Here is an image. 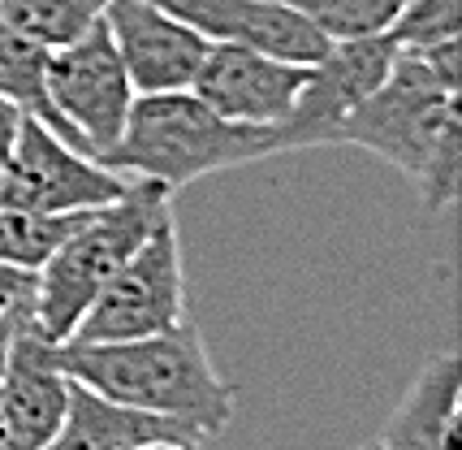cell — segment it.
Listing matches in <instances>:
<instances>
[{
	"instance_id": "obj_1",
	"label": "cell",
	"mask_w": 462,
	"mask_h": 450,
	"mask_svg": "<svg viewBox=\"0 0 462 450\" xmlns=\"http://www.w3.org/2000/svg\"><path fill=\"white\" fill-rule=\"evenodd\" d=\"M462 43L398 48L389 79L350 113L333 147H363L420 186L428 212L458 200L462 126H458Z\"/></svg>"
},
{
	"instance_id": "obj_2",
	"label": "cell",
	"mask_w": 462,
	"mask_h": 450,
	"mask_svg": "<svg viewBox=\"0 0 462 450\" xmlns=\"http://www.w3.org/2000/svg\"><path fill=\"white\" fill-rule=\"evenodd\" d=\"M52 360L69 381L100 398L178 420L203 442L221 437L234 420L238 394L217 372L190 321L130 342H57Z\"/></svg>"
},
{
	"instance_id": "obj_3",
	"label": "cell",
	"mask_w": 462,
	"mask_h": 450,
	"mask_svg": "<svg viewBox=\"0 0 462 450\" xmlns=\"http://www.w3.org/2000/svg\"><path fill=\"white\" fill-rule=\"evenodd\" d=\"M277 126H242L217 117L195 91L134 96L121 139L100 156L121 178H147L169 191L208 173L277 156Z\"/></svg>"
},
{
	"instance_id": "obj_4",
	"label": "cell",
	"mask_w": 462,
	"mask_h": 450,
	"mask_svg": "<svg viewBox=\"0 0 462 450\" xmlns=\"http://www.w3.org/2000/svg\"><path fill=\"white\" fill-rule=\"evenodd\" d=\"M173 217V191L147 178H130L125 195L91 208L69 239L35 273V329L48 342H65L104 282L139 251L152 230Z\"/></svg>"
},
{
	"instance_id": "obj_5",
	"label": "cell",
	"mask_w": 462,
	"mask_h": 450,
	"mask_svg": "<svg viewBox=\"0 0 462 450\" xmlns=\"http://www.w3.org/2000/svg\"><path fill=\"white\" fill-rule=\"evenodd\" d=\"M186 321L178 217H164L152 239L104 282L65 342H130Z\"/></svg>"
},
{
	"instance_id": "obj_6",
	"label": "cell",
	"mask_w": 462,
	"mask_h": 450,
	"mask_svg": "<svg viewBox=\"0 0 462 450\" xmlns=\"http://www.w3.org/2000/svg\"><path fill=\"white\" fill-rule=\"evenodd\" d=\"M43 82H48V100L60 113V122L79 135L87 156L100 161L121 139L130 104H134V87L108 40V26L91 22L79 40L48 48Z\"/></svg>"
},
{
	"instance_id": "obj_7",
	"label": "cell",
	"mask_w": 462,
	"mask_h": 450,
	"mask_svg": "<svg viewBox=\"0 0 462 450\" xmlns=\"http://www.w3.org/2000/svg\"><path fill=\"white\" fill-rule=\"evenodd\" d=\"M130 178L104 169L96 156L65 144L57 130L35 117L18 122V139L9 152V169L0 178V208H26V212H91L125 195Z\"/></svg>"
},
{
	"instance_id": "obj_8",
	"label": "cell",
	"mask_w": 462,
	"mask_h": 450,
	"mask_svg": "<svg viewBox=\"0 0 462 450\" xmlns=\"http://www.w3.org/2000/svg\"><path fill=\"white\" fill-rule=\"evenodd\" d=\"M398 48L389 35H359V40H333L320 61L307 65L299 100L290 117L277 126L282 152L299 147H333L342 122L359 108L393 70Z\"/></svg>"
},
{
	"instance_id": "obj_9",
	"label": "cell",
	"mask_w": 462,
	"mask_h": 450,
	"mask_svg": "<svg viewBox=\"0 0 462 450\" xmlns=\"http://www.w3.org/2000/svg\"><path fill=\"white\" fill-rule=\"evenodd\" d=\"M307 65L246 48V43H208L190 91L217 117L242 126H282L299 100Z\"/></svg>"
},
{
	"instance_id": "obj_10",
	"label": "cell",
	"mask_w": 462,
	"mask_h": 450,
	"mask_svg": "<svg viewBox=\"0 0 462 450\" xmlns=\"http://www.w3.org/2000/svg\"><path fill=\"white\" fill-rule=\"evenodd\" d=\"M100 22L117 48L134 96L190 91L208 40L152 0H104Z\"/></svg>"
},
{
	"instance_id": "obj_11",
	"label": "cell",
	"mask_w": 462,
	"mask_h": 450,
	"mask_svg": "<svg viewBox=\"0 0 462 450\" xmlns=\"http://www.w3.org/2000/svg\"><path fill=\"white\" fill-rule=\"evenodd\" d=\"M152 5L181 18L208 43H246V48H260V52L299 65L320 61L324 48L333 43L302 14L285 9L277 0H152Z\"/></svg>"
},
{
	"instance_id": "obj_12",
	"label": "cell",
	"mask_w": 462,
	"mask_h": 450,
	"mask_svg": "<svg viewBox=\"0 0 462 450\" xmlns=\"http://www.w3.org/2000/svg\"><path fill=\"white\" fill-rule=\"evenodd\" d=\"M52 347L40 329H22L9 347V364L0 377V408L22 450H43L57 437L69 408V377L57 369Z\"/></svg>"
},
{
	"instance_id": "obj_13",
	"label": "cell",
	"mask_w": 462,
	"mask_h": 450,
	"mask_svg": "<svg viewBox=\"0 0 462 450\" xmlns=\"http://www.w3.org/2000/svg\"><path fill=\"white\" fill-rule=\"evenodd\" d=\"M462 372L458 355L441 351L420 369L389 416L381 446L384 450H462V416H458Z\"/></svg>"
},
{
	"instance_id": "obj_14",
	"label": "cell",
	"mask_w": 462,
	"mask_h": 450,
	"mask_svg": "<svg viewBox=\"0 0 462 450\" xmlns=\"http://www.w3.org/2000/svg\"><path fill=\"white\" fill-rule=\"evenodd\" d=\"M143 442H190V446H208L203 437L178 425V420H164L152 411L139 408H121L113 398H100L96 389L69 381V408L60 420L57 437L43 450H130Z\"/></svg>"
},
{
	"instance_id": "obj_15",
	"label": "cell",
	"mask_w": 462,
	"mask_h": 450,
	"mask_svg": "<svg viewBox=\"0 0 462 450\" xmlns=\"http://www.w3.org/2000/svg\"><path fill=\"white\" fill-rule=\"evenodd\" d=\"M43 65H48V48L35 40H26L22 31H14L0 18V100H9L22 117H35L48 130H57L65 144H74L82 152L79 135L60 122V113L48 100V82H43Z\"/></svg>"
},
{
	"instance_id": "obj_16",
	"label": "cell",
	"mask_w": 462,
	"mask_h": 450,
	"mask_svg": "<svg viewBox=\"0 0 462 450\" xmlns=\"http://www.w3.org/2000/svg\"><path fill=\"white\" fill-rule=\"evenodd\" d=\"M82 217H87V212L48 217V212H26V208H0V265L40 273V268L48 265V256L69 239V230H74Z\"/></svg>"
},
{
	"instance_id": "obj_17",
	"label": "cell",
	"mask_w": 462,
	"mask_h": 450,
	"mask_svg": "<svg viewBox=\"0 0 462 450\" xmlns=\"http://www.w3.org/2000/svg\"><path fill=\"white\" fill-rule=\"evenodd\" d=\"M104 0H0V18L43 48L79 40L91 22H100Z\"/></svg>"
},
{
	"instance_id": "obj_18",
	"label": "cell",
	"mask_w": 462,
	"mask_h": 450,
	"mask_svg": "<svg viewBox=\"0 0 462 450\" xmlns=\"http://www.w3.org/2000/svg\"><path fill=\"white\" fill-rule=\"evenodd\" d=\"M311 22L328 40H359V35H384L406 0H277Z\"/></svg>"
},
{
	"instance_id": "obj_19",
	"label": "cell",
	"mask_w": 462,
	"mask_h": 450,
	"mask_svg": "<svg viewBox=\"0 0 462 450\" xmlns=\"http://www.w3.org/2000/svg\"><path fill=\"white\" fill-rule=\"evenodd\" d=\"M393 48H432L462 40V0H406L384 31Z\"/></svg>"
},
{
	"instance_id": "obj_20",
	"label": "cell",
	"mask_w": 462,
	"mask_h": 450,
	"mask_svg": "<svg viewBox=\"0 0 462 450\" xmlns=\"http://www.w3.org/2000/svg\"><path fill=\"white\" fill-rule=\"evenodd\" d=\"M0 321L14 329L35 325V273L0 265Z\"/></svg>"
},
{
	"instance_id": "obj_21",
	"label": "cell",
	"mask_w": 462,
	"mask_h": 450,
	"mask_svg": "<svg viewBox=\"0 0 462 450\" xmlns=\"http://www.w3.org/2000/svg\"><path fill=\"white\" fill-rule=\"evenodd\" d=\"M18 122L22 113L9 100H0V178L9 169V152H14V139H18Z\"/></svg>"
},
{
	"instance_id": "obj_22",
	"label": "cell",
	"mask_w": 462,
	"mask_h": 450,
	"mask_svg": "<svg viewBox=\"0 0 462 450\" xmlns=\"http://www.w3.org/2000/svg\"><path fill=\"white\" fill-rule=\"evenodd\" d=\"M22 329H14V325H5L0 321V377H5V364H9V347H14V338H18Z\"/></svg>"
},
{
	"instance_id": "obj_23",
	"label": "cell",
	"mask_w": 462,
	"mask_h": 450,
	"mask_svg": "<svg viewBox=\"0 0 462 450\" xmlns=\"http://www.w3.org/2000/svg\"><path fill=\"white\" fill-rule=\"evenodd\" d=\"M0 450H22V442L14 437V429H9V416H5V408H0Z\"/></svg>"
},
{
	"instance_id": "obj_24",
	"label": "cell",
	"mask_w": 462,
	"mask_h": 450,
	"mask_svg": "<svg viewBox=\"0 0 462 450\" xmlns=\"http://www.w3.org/2000/svg\"><path fill=\"white\" fill-rule=\"evenodd\" d=\"M130 450H199V446H190V442H143V446Z\"/></svg>"
},
{
	"instance_id": "obj_25",
	"label": "cell",
	"mask_w": 462,
	"mask_h": 450,
	"mask_svg": "<svg viewBox=\"0 0 462 450\" xmlns=\"http://www.w3.org/2000/svg\"><path fill=\"white\" fill-rule=\"evenodd\" d=\"M359 450H384V446H381V442H367V446H359Z\"/></svg>"
}]
</instances>
